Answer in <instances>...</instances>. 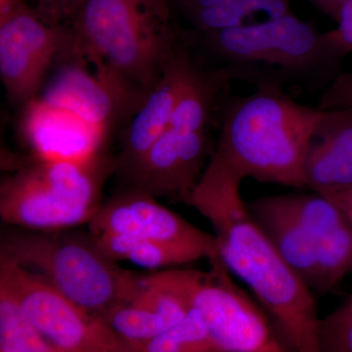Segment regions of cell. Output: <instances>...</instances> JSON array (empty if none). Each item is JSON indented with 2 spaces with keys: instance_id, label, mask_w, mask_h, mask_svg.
I'll list each match as a JSON object with an SVG mask.
<instances>
[{
  "instance_id": "4316f807",
  "label": "cell",
  "mask_w": 352,
  "mask_h": 352,
  "mask_svg": "<svg viewBox=\"0 0 352 352\" xmlns=\"http://www.w3.org/2000/svg\"><path fill=\"white\" fill-rule=\"evenodd\" d=\"M316 6L319 10L333 20H337L340 9L346 6V0H307Z\"/></svg>"
},
{
  "instance_id": "3957f363",
  "label": "cell",
  "mask_w": 352,
  "mask_h": 352,
  "mask_svg": "<svg viewBox=\"0 0 352 352\" xmlns=\"http://www.w3.org/2000/svg\"><path fill=\"white\" fill-rule=\"evenodd\" d=\"M72 28L82 57L140 107L182 39L170 0H88Z\"/></svg>"
},
{
  "instance_id": "5bb4252c",
  "label": "cell",
  "mask_w": 352,
  "mask_h": 352,
  "mask_svg": "<svg viewBox=\"0 0 352 352\" xmlns=\"http://www.w3.org/2000/svg\"><path fill=\"white\" fill-rule=\"evenodd\" d=\"M25 106L22 131L34 156L82 160L103 152L107 134L76 113L38 98Z\"/></svg>"
},
{
  "instance_id": "484cf974",
  "label": "cell",
  "mask_w": 352,
  "mask_h": 352,
  "mask_svg": "<svg viewBox=\"0 0 352 352\" xmlns=\"http://www.w3.org/2000/svg\"><path fill=\"white\" fill-rule=\"evenodd\" d=\"M320 195L332 201L340 208L352 228V185L346 188L326 192Z\"/></svg>"
},
{
  "instance_id": "4fadbf2b",
  "label": "cell",
  "mask_w": 352,
  "mask_h": 352,
  "mask_svg": "<svg viewBox=\"0 0 352 352\" xmlns=\"http://www.w3.org/2000/svg\"><path fill=\"white\" fill-rule=\"evenodd\" d=\"M287 203L314 241L320 292L352 272V228L339 208L320 194H285Z\"/></svg>"
},
{
  "instance_id": "44dd1931",
  "label": "cell",
  "mask_w": 352,
  "mask_h": 352,
  "mask_svg": "<svg viewBox=\"0 0 352 352\" xmlns=\"http://www.w3.org/2000/svg\"><path fill=\"white\" fill-rule=\"evenodd\" d=\"M134 351L224 352L212 339L200 312L194 307L179 323Z\"/></svg>"
},
{
  "instance_id": "d4e9b609",
  "label": "cell",
  "mask_w": 352,
  "mask_h": 352,
  "mask_svg": "<svg viewBox=\"0 0 352 352\" xmlns=\"http://www.w3.org/2000/svg\"><path fill=\"white\" fill-rule=\"evenodd\" d=\"M336 22L337 27L325 36L336 54L344 59L352 53V0L340 9Z\"/></svg>"
},
{
  "instance_id": "83f0119b",
  "label": "cell",
  "mask_w": 352,
  "mask_h": 352,
  "mask_svg": "<svg viewBox=\"0 0 352 352\" xmlns=\"http://www.w3.org/2000/svg\"><path fill=\"white\" fill-rule=\"evenodd\" d=\"M27 6H30L27 0H0V22Z\"/></svg>"
},
{
  "instance_id": "ba28073f",
  "label": "cell",
  "mask_w": 352,
  "mask_h": 352,
  "mask_svg": "<svg viewBox=\"0 0 352 352\" xmlns=\"http://www.w3.org/2000/svg\"><path fill=\"white\" fill-rule=\"evenodd\" d=\"M78 55L73 28L43 22L30 6L0 22V76L13 104L36 99L53 65Z\"/></svg>"
},
{
  "instance_id": "9a60e30c",
  "label": "cell",
  "mask_w": 352,
  "mask_h": 352,
  "mask_svg": "<svg viewBox=\"0 0 352 352\" xmlns=\"http://www.w3.org/2000/svg\"><path fill=\"white\" fill-rule=\"evenodd\" d=\"M190 309L182 296L142 274L140 288L133 298L113 307L103 319L135 351L179 323Z\"/></svg>"
},
{
  "instance_id": "e0dca14e",
  "label": "cell",
  "mask_w": 352,
  "mask_h": 352,
  "mask_svg": "<svg viewBox=\"0 0 352 352\" xmlns=\"http://www.w3.org/2000/svg\"><path fill=\"white\" fill-rule=\"evenodd\" d=\"M247 205L250 214L285 261L312 291L320 292L314 241L289 208L285 195L261 197Z\"/></svg>"
},
{
  "instance_id": "cb8c5ba5",
  "label": "cell",
  "mask_w": 352,
  "mask_h": 352,
  "mask_svg": "<svg viewBox=\"0 0 352 352\" xmlns=\"http://www.w3.org/2000/svg\"><path fill=\"white\" fill-rule=\"evenodd\" d=\"M318 108L324 111L352 110V71L338 74L331 80L319 99Z\"/></svg>"
},
{
  "instance_id": "ac0fdd59",
  "label": "cell",
  "mask_w": 352,
  "mask_h": 352,
  "mask_svg": "<svg viewBox=\"0 0 352 352\" xmlns=\"http://www.w3.org/2000/svg\"><path fill=\"white\" fill-rule=\"evenodd\" d=\"M102 251L116 261L129 263L153 271L176 268L219 256L217 243L178 242L132 237L120 234L94 235Z\"/></svg>"
},
{
  "instance_id": "7c38bea8",
  "label": "cell",
  "mask_w": 352,
  "mask_h": 352,
  "mask_svg": "<svg viewBox=\"0 0 352 352\" xmlns=\"http://www.w3.org/2000/svg\"><path fill=\"white\" fill-rule=\"evenodd\" d=\"M195 66L182 39L162 80L122 132L120 151L116 157L118 171L124 173L131 168L168 129L176 104Z\"/></svg>"
},
{
  "instance_id": "5b68a950",
  "label": "cell",
  "mask_w": 352,
  "mask_h": 352,
  "mask_svg": "<svg viewBox=\"0 0 352 352\" xmlns=\"http://www.w3.org/2000/svg\"><path fill=\"white\" fill-rule=\"evenodd\" d=\"M117 157L101 152L82 160L34 156L0 185V217L25 230L75 228L94 219Z\"/></svg>"
},
{
  "instance_id": "d6986e66",
  "label": "cell",
  "mask_w": 352,
  "mask_h": 352,
  "mask_svg": "<svg viewBox=\"0 0 352 352\" xmlns=\"http://www.w3.org/2000/svg\"><path fill=\"white\" fill-rule=\"evenodd\" d=\"M237 76L240 78L239 74L233 69L205 73L196 65L180 94L168 127L180 131H208L220 87Z\"/></svg>"
},
{
  "instance_id": "52a82bcc",
  "label": "cell",
  "mask_w": 352,
  "mask_h": 352,
  "mask_svg": "<svg viewBox=\"0 0 352 352\" xmlns=\"http://www.w3.org/2000/svg\"><path fill=\"white\" fill-rule=\"evenodd\" d=\"M0 287L34 327L61 352H134L101 317L85 311L11 259L0 256Z\"/></svg>"
},
{
  "instance_id": "7402d4cb",
  "label": "cell",
  "mask_w": 352,
  "mask_h": 352,
  "mask_svg": "<svg viewBox=\"0 0 352 352\" xmlns=\"http://www.w3.org/2000/svg\"><path fill=\"white\" fill-rule=\"evenodd\" d=\"M323 352H352V296L321 321Z\"/></svg>"
},
{
  "instance_id": "f1b7e54d",
  "label": "cell",
  "mask_w": 352,
  "mask_h": 352,
  "mask_svg": "<svg viewBox=\"0 0 352 352\" xmlns=\"http://www.w3.org/2000/svg\"><path fill=\"white\" fill-rule=\"evenodd\" d=\"M349 1H351V0H346V3H347V2H349Z\"/></svg>"
},
{
  "instance_id": "8fae6325",
  "label": "cell",
  "mask_w": 352,
  "mask_h": 352,
  "mask_svg": "<svg viewBox=\"0 0 352 352\" xmlns=\"http://www.w3.org/2000/svg\"><path fill=\"white\" fill-rule=\"evenodd\" d=\"M82 58L65 62L46 87L41 100L66 109L107 134L119 122H129L138 107L107 76H94Z\"/></svg>"
},
{
  "instance_id": "7a4b0ae2",
  "label": "cell",
  "mask_w": 352,
  "mask_h": 352,
  "mask_svg": "<svg viewBox=\"0 0 352 352\" xmlns=\"http://www.w3.org/2000/svg\"><path fill=\"white\" fill-rule=\"evenodd\" d=\"M256 85L226 104L210 160L241 183L252 178L305 188V160L326 111L298 103L279 80L263 78Z\"/></svg>"
},
{
  "instance_id": "277c9868",
  "label": "cell",
  "mask_w": 352,
  "mask_h": 352,
  "mask_svg": "<svg viewBox=\"0 0 352 352\" xmlns=\"http://www.w3.org/2000/svg\"><path fill=\"white\" fill-rule=\"evenodd\" d=\"M0 256L11 259L89 314L103 318L138 293L142 274L120 267L94 236L72 229L13 231L2 236Z\"/></svg>"
},
{
  "instance_id": "30bf717a",
  "label": "cell",
  "mask_w": 352,
  "mask_h": 352,
  "mask_svg": "<svg viewBox=\"0 0 352 352\" xmlns=\"http://www.w3.org/2000/svg\"><path fill=\"white\" fill-rule=\"evenodd\" d=\"M88 227L92 235L120 234L145 239L215 244L214 235L164 207L155 197L129 187L102 203Z\"/></svg>"
},
{
  "instance_id": "603a6c76",
  "label": "cell",
  "mask_w": 352,
  "mask_h": 352,
  "mask_svg": "<svg viewBox=\"0 0 352 352\" xmlns=\"http://www.w3.org/2000/svg\"><path fill=\"white\" fill-rule=\"evenodd\" d=\"M88 0H32L34 12L50 25L72 27Z\"/></svg>"
},
{
  "instance_id": "ffe728a7",
  "label": "cell",
  "mask_w": 352,
  "mask_h": 352,
  "mask_svg": "<svg viewBox=\"0 0 352 352\" xmlns=\"http://www.w3.org/2000/svg\"><path fill=\"white\" fill-rule=\"evenodd\" d=\"M0 351L61 352L27 318L13 296L0 287Z\"/></svg>"
},
{
  "instance_id": "8992f818",
  "label": "cell",
  "mask_w": 352,
  "mask_h": 352,
  "mask_svg": "<svg viewBox=\"0 0 352 352\" xmlns=\"http://www.w3.org/2000/svg\"><path fill=\"white\" fill-rule=\"evenodd\" d=\"M206 50L227 64L226 68L244 69L252 75L254 65L278 69V78L309 83L335 78L342 58L309 23L289 13L263 22L212 32H193Z\"/></svg>"
},
{
  "instance_id": "6da1fadb",
  "label": "cell",
  "mask_w": 352,
  "mask_h": 352,
  "mask_svg": "<svg viewBox=\"0 0 352 352\" xmlns=\"http://www.w3.org/2000/svg\"><path fill=\"white\" fill-rule=\"evenodd\" d=\"M241 185L210 162L187 205L210 222L219 258L251 289L292 352H323L314 291L250 214Z\"/></svg>"
},
{
  "instance_id": "2e32d148",
  "label": "cell",
  "mask_w": 352,
  "mask_h": 352,
  "mask_svg": "<svg viewBox=\"0 0 352 352\" xmlns=\"http://www.w3.org/2000/svg\"><path fill=\"white\" fill-rule=\"evenodd\" d=\"M305 188L323 194L352 185V110L326 111L305 164Z\"/></svg>"
},
{
  "instance_id": "9c48e42d",
  "label": "cell",
  "mask_w": 352,
  "mask_h": 352,
  "mask_svg": "<svg viewBox=\"0 0 352 352\" xmlns=\"http://www.w3.org/2000/svg\"><path fill=\"white\" fill-rule=\"evenodd\" d=\"M208 132L168 127L144 156L122 173L129 188L187 204L214 152Z\"/></svg>"
}]
</instances>
